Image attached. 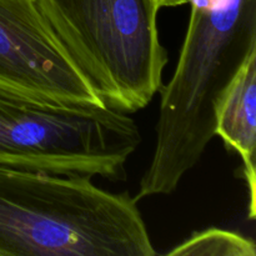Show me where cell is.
I'll return each mask as SVG.
<instances>
[{"label": "cell", "mask_w": 256, "mask_h": 256, "mask_svg": "<svg viewBox=\"0 0 256 256\" xmlns=\"http://www.w3.org/2000/svg\"><path fill=\"white\" fill-rule=\"evenodd\" d=\"M0 86L76 105H106L42 16L36 0H0Z\"/></svg>", "instance_id": "obj_5"}, {"label": "cell", "mask_w": 256, "mask_h": 256, "mask_svg": "<svg viewBox=\"0 0 256 256\" xmlns=\"http://www.w3.org/2000/svg\"><path fill=\"white\" fill-rule=\"evenodd\" d=\"M158 6L162 8H172V6H180V5L188 4V0H156Z\"/></svg>", "instance_id": "obj_8"}, {"label": "cell", "mask_w": 256, "mask_h": 256, "mask_svg": "<svg viewBox=\"0 0 256 256\" xmlns=\"http://www.w3.org/2000/svg\"><path fill=\"white\" fill-rule=\"evenodd\" d=\"M62 46L104 102L135 112L162 88L168 52L156 0H36Z\"/></svg>", "instance_id": "obj_3"}, {"label": "cell", "mask_w": 256, "mask_h": 256, "mask_svg": "<svg viewBox=\"0 0 256 256\" xmlns=\"http://www.w3.org/2000/svg\"><path fill=\"white\" fill-rule=\"evenodd\" d=\"M190 20L176 68L162 85L155 145L135 199L169 195L215 136V109L256 54V0H188Z\"/></svg>", "instance_id": "obj_1"}, {"label": "cell", "mask_w": 256, "mask_h": 256, "mask_svg": "<svg viewBox=\"0 0 256 256\" xmlns=\"http://www.w3.org/2000/svg\"><path fill=\"white\" fill-rule=\"evenodd\" d=\"M140 142L136 122L122 110L50 102L0 86L2 165L122 182Z\"/></svg>", "instance_id": "obj_4"}, {"label": "cell", "mask_w": 256, "mask_h": 256, "mask_svg": "<svg viewBox=\"0 0 256 256\" xmlns=\"http://www.w3.org/2000/svg\"><path fill=\"white\" fill-rule=\"evenodd\" d=\"M215 135L240 156L248 189V215H256V54L242 65L215 109Z\"/></svg>", "instance_id": "obj_6"}, {"label": "cell", "mask_w": 256, "mask_h": 256, "mask_svg": "<svg viewBox=\"0 0 256 256\" xmlns=\"http://www.w3.org/2000/svg\"><path fill=\"white\" fill-rule=\"evenodd\" d=\"M138 200L92 178L0 164V256H154Z\"/></svg>", "instance_id": "obj_2"}, {"label": "cell", "mask_w": 256, "mask_h": 256, "mask_svg": "<svg viewBox=\"0 0 256 256\" xmlns=\"http://www.w3.org/2000/svg\"><path fill=\"white\" fill-rule=\"evenodd\" d=\"M168 255L255 256L256 248L249 238L229 230L210 228L192 234Z\"/></svg>", "instance_id": "obj_7"}]
</instances>
